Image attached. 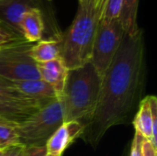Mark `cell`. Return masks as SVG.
<instances>
[{
    "instance_id": "cell-1",
    "label": "cell",
    "mask_w": 157,
    "mask_h": 156,
    "mask_svg": "<svg viewBox=\"0 0 157 156\" xmlns=\"http://www.w3.org/2000/svg\"><path fill=\"white\" fill-rule=\"evenodd\" d=\"M144 58L143 29L133 35L125 33L101 77L95 113L80 137L91 144H98L111 127L129 120L143 91Z\"/></svg>"
},
{
    "instance_id": "cell-2",
    "label": "cell",
    "mask_w": 157,
    "mask_h": 156,
    "mask_svg": "<svg viewBox=\"0 0 157 156\" xmlns=\"http://www.w3.org/2000/svg\"><path fill=\"white\" fill-rule=\"evenodd\" d=\"M107 0L79 3L75 19L60 38L61 58L68 70L91 62L95 36Z\"/></svg>"
},
{
    "instance_id": "cell-3",
    "label": "cell",
    "mask_w": 157,
    "mask_h": 156,
    "mask_svg": "<svg viewBox=\"0 0 157 156\" xmlns=\"http://www.w3.org/2000/svg\"><path fill=\"white\" fill-rule=\"evenodd\" d=\"M101 77L91 63L68 70L65 85L59 98L63 122L77 121L86 127L98 100Z\"/></svg>"
},
{
    "instance_id": "cell-4",
    "label": "cell",
    "mask_w": 157,
    "mask_h": 156,
    "mask_svg": "<svg viewBox=\"0 0 157 156\" xmlns=\"http://www.w3.org/2000/svg\"><path fill=\"white\" fill-rule=\"evenodd\" d=\"M63 123L61 102L55 98L41 107L26 120L17 123L15 131L24 147L43 146Z\"/></svg>"
},
{
    "instance_id": "cell-5",
    "label": "cell",
    "mask_w": 157,
    "mask_h": 156,
    "mask_svg": "<svg viewBox=\"0 0 157 156\" xmlns=\"http://www.w3.org/2000/svg\"><path fill=\"white\" fill-rule=\"evenodd\" d=\"M32 43L18 40L0 48V76L11 81L21 82L40 79L37 63L31 58Z\"/></svg>"
},
{
    "instance_id": "cell-6",
    "label": "cell",
    "mask_w": 157,
    "mask_h": 156,
    "mask_svg": "<svg viewBox=\"0 0 157 156\" xmlns=\"http://www.w3.org/2000/svg\"><path fill=\"white\" fill-rule=\"evenodd\" d=\"M124 34L119 18L111 20L101 18L95 36L90 62L100 77L111 63Z\"/></svg>"
},
{
    "instance_id": "cell-7",
    "label": "cell",
    "mask_w": 157,
    "mask_h": 156,
    "mask_svg": "<svg viewBox=\"0 0 157 156\" xmlns=\"http://www.w3.org/2000/svg\"><path fill=\"white\" fill-rule=\"evenodd\" d=\"M135 131L149 141L157 149V98L148 96L141 100L133 120Z\"/></svg>"
},
{
    "instance_id": "cell-8",
    "label": "cell",
    "mask_w": 157,
    "mask_h": 156,
    "mask_svg": "<svg viewBox=\"0 0 157 156\" xmlns=\"http://www.w3.org/2000/svg\"><path fill=\"white\" fill-rule=\"evenodd\" d=\"M40 0H0V21L14 34L22 38L20 22L23 16L29 9L40 8Z\"/></svg>"
},
{
    "instance_id": "cell-9",
    "label": "cell",
    "mask_w": 157,
    "mask_h": 156,
    "mask_svg": "<svg viewBox=\"0 0 157 156\" xmlns=\"http://www.w3.org/2000/svg\"><path fill=\"white\" fill-rule=\"evenodd\" d=\"M85 126L77 121L63 122L46 143L48 156H62L65 149L80 137Z\"/></svg>"
},
{
    "instance_id": "cell-10",
    "label": "cell",
    "mask_w": 157,
    "mask_h": 156,
    "mask_svg": "<svg viewBox=\"0 0 157 156\" xmlns=\"http://www.w3.org/2000/svg\"><path fill=\"white\" fill-rule=\"evenodd\" d=\"M40 78L49 84L56 92L58 99L63 90L68 69L62 58H57L45 63H37Z\"/></svg>"
},
{
    "instance_id": "cell-11",
    "label": "cell",
    "mask_w": 157,
    "mask_h": 156,
    "mask_svg": "<svg viewBox=\"0 0 157 156\" xmlns=\"http://www.w3.org/2000/svg\"><path fill=\"white\" fill-rule=\"evenodd\" d=\"M0 101L16 106L39 109L52 100L34 99L19 91L14 82L0 76Z\"/></svg>"
},
{
    "instance_id": "cell-12",
    "label": "cell",
    "mask_w": 157,
    "mask_h": 156,
    "mask_svg": "<svg viewBox=\"0 0 157 156\" xmlns=\"http://www.w3.org/2000/svg\"><path fill=\"white\" fill-rule=\"evenodd\" d=\"M44 18L40 8L29 9L23 16L20 22L22 38L29 43L40 41L44 31Z\"/></svg>"
},
{
    "instance_id": "cell-13",
    "label": "cell",
    "mask_w": 157,
    "mask_h": 156,
    "mask_svg": "<svg viewBox=\"0 0 157 156\" xmlns=\"http://www.w3.org/2000/svg\"><path fill=\"white\" fill-rule=\"evenodd\" d=\"M17 88L23 94L38 100H52L57 97L54 89L41 79L14 82Z\"/></svg>"
},
{
    "instance_id": "cell-14",
    "label": "cell",
    "mask_w": 157,
    "mask_h": 156,
    "mask_svg": "<svg viewBox=\"0 0 157 156\" xmlns=\"http://www.w3.org/2000/svg\"><path fill=\"white\" fill-rule=\"evenodd\" d=\"M29 54L37 63H45L61 57V42L60 39H51L40 40L36 44H32Z\"/></svg>"
},
{
    "instance_id": "cell-15",
    "label": "cell",
    "mask_w": 157,
    "mask_h": 156,
    "mask_svg": "<svg viewBox=\"0 0 157 156\" xmlns=\"http://www.w3.org/2000/svg\"><path fill=\"white\" fill-rule=\"evenodd\" d=\"M138 7L139 0L122 1V9L119 19L125 33L128 35H133L140 29L137 22Z\"/></svg>"
},
{
    "instance_id": "cell-16",
    "label": "cell",
    "mask_w": 157,
    "mask_h": 156,
    "mask_svg": "<svg viewBox=\"0 0 157 156\" xmlns=\"http://www.w3.org/2000/svg\"><path fill=\"white\" fill-rule=\"evenodd\" d=\"M37 110L38 109L35 108L16 106L0 101V119L11 121L16 124L26 120Z\"/></svg>"
},
{
    "instance_id": "cell-17",
    "label": "cell",
    "mask_w": 157,
    "mask_h": 156,
    "mask_svg": "<svg viewBox=\"0 0 157 156\" xmlns=\"http://www.w3.org/2000/svg\"><path fill=\"white\" fill-rule=\"evenodd\" d=\"M16 125V123L0 119V150L19 144L15 131Z\"/></svg>"
},
{
    "instance_id": "cell-18",
    "label": "cell",
    "mask_w": 157,
    "mask_h": 156,
    "mask_svg": "<svg viewBox=\"0 0 157 156\" xmlns=\"http://www.w3.org/2000/svg\"><path fill=\"white\" fill-rule=\"evenodd\" d=\"M122 1L123 0H107L102 19L111 20L120 18L121 9H122Z\"/></svg>"
},
{
    "instance_id": "cell-19",
    "label": "cell",
    "mask_w": 157,
    "mask_h": 156,
    "mask_svg": "<svg viewBox=\"0 0 157 156\" xmlns=\"http://www.w3.org/2000/svg\"><path fill=\"white\" fill-rule=\"evenodd\" d=\"M145 139L138 132L135 131L134 138L132 143L130 156H143V147Z\"/></svg>"
},
{
    "instance_id": "cell-20",
    "label": "cell",
    "mask_w": 157,
    "mask_h": 156,
    "mask_svg": "<svg viewBox=\"0 0 157 156\" xmlns=\"http://www.w3.org/2000/svg\"><path fill=\"white\" fill-rule=\"evenodd\" d=\"M18 40H23L19 38L16 34H14L11 30H9L1 21H0V42L3 43H10Z\"/></svg>"
},
{
    "instance_id": "cell-21",
    "label": "cell",
    "mask_w": 157,
    "mask_h": 156,
    "mask_svg": "<svg viewBox=\"0 0 157 156\" xmlns=\"http://www.w3.org/2000/svg\"><path fill=\"white\" fill-rule=\"evenodd\" d=\"M47 149L46 146H29L25 147L24 156H47Z\"/></svg>"
},
{
    "instance_id": "cell-22",
    "label": "cell",
    "mask_w": 157,
    "mask_h": 156,
    "mask_svg": "<svg viewBox=\"0 0 157 156\" xmlns=\"http://www.w3.org/2000/svg\"><path fill=\"white\" fill-rule=\"evenodd\" d=\"M24 150L25 147L21 144L10 146L8 148H6L3 151L4 156H24Z\"/></svg>"
},
{
    "instance_id": "cell-23",
    "label": "cell",
    "mask_w": 157,
    "mask_h": 156,
    "mask_svg": "<svg viewBox=\"0 0 157 156\" xmlns=\"http://www.w3.org/2000/svg\"><path fill=\"white\" fill-rule=\"evenodd\" d=\"M143 156H157L156 148H155L153 144L147 140H145L144 143Z\"/></svg>"
},
{
    "instance_id": "cell-24",
    "label": "cell",
    "mask_w": 157,
    "mask_h": 156,
    "mask_svg": "<svg viewBox=\"0 0 157 156\" xmlns=\"http://www.w3.org/2000/svg\"><path fill=\"white\" fill-rule=\"evenodd\" d=\"M89 1H91V0H78L79 3H86V2H89Z\"/></svg>"
},
{
    "instance_id": "cell-25",
    "label": "cell",
    "mask_w": 157,
    "mask_h": 156,
    "mask_svg": "<svg viewBox=\"0 0 157 156\" xmlns=\"http://www.w3.org/2000/svg\"><path fill=\"white\" fill-rule=\"evenodd\" d=\"M0 156H4L3 155V151L2 150H0Z\"/></svg>"
},
{
    "instance_id": "cell-26",
    "label": "cell",
    "mask_w": 157,
    "mask_h": 156,
    "mask_svg": "<svg viewBox=\"0 0 157 156\" xmlns=\"http://www.w3.org/2000/svg\"><path fill=\"white\" fill-rule=\"evenodd\" d=\"M47 1H52V0H47Z\"/></svg>"
}]
</instances>
